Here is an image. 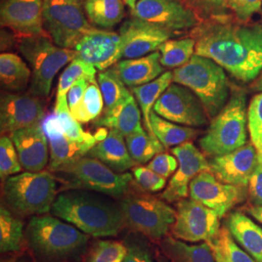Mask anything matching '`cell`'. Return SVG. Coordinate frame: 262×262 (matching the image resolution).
<instances>
[{"label": "cell", "instance_id": "cell-1", "mask_svg": "<svg viewBox=\"0 0 262 262\" xmlns=\"http://www.w3.org/2000/svg\"><path fill=\"white\" fill-rule=\"evenodd\" d=\"M195 55L213 59L237 80L248 83L262 71V26L209 19L193 30Z\"/></svg>", "mask_w": 262, "mask_h": 262}, {"label": "cell", "instance_id": "cell-2", "mask_svg": "<svg viewBox=\"0 0 262 262\" xmlns=\"http://www.w3.org/2000/svg\"><path fill=\"white\" fill-rule=\"evenodd\" d=\"M102 193L67 189L57 194L51 214L96 238L117 236L125 225L120 203Z\"/></svg>", "mask_w": 262, "mask_h": 262}, {"label": "cell", "instance_id": "cell-3", "mask_svg": "<svg viewBox=\"0 0 262 262\" xmlns=\"http://www.w3.org/2000/svg\"><path fill=\"white\" fill-rule=\"evenodd\" d=\"M37 262H75L85 253L89 236L55 215H33L25 230Z\"/></svg>", "mask_w": 262, "mask_h": 262}, {"label": "cell", "instance_id": "cell-4", "mask_svg": "<svg viewBox=\"0 0 262 262\" xmlns=\"http://www.w3.org/2000/svg\"><path fill=\"white\" fill-rule=\"evenodd\" d=\"M173 82L196 94L210 119L215 118L230 98V84L225 69L209 57L194 54L187 63L173 71Z\"/></svg>", "mask_w": 262, "mask_h": 262}, {"label": "cell", "instance_id": "cell-5", "mask_svg": "<svg viewBox=\"0 0 262 262\" xmlns=\"http://www.w3.org/2000/svg\"><path fill=\"white\" fill-rule=\"evenodd\" d=\"M2 193L15 214L45 215L51 212L57 196V179L48 171H27L4 180Z\"/></svg>", "mask_w": 262, "mask_h": 262}, {"label": "cell", "instance_id": "cell-6", "mask_svg": "<svg viewBox=\"0 0 262 262\" xmlns=\"http://www.w3.org/2000/svg\"><path fill=\"white\" fill-rule=\"evenodd\" d=\"M247 142V96L243 92L235 91L223 110L212 119L199 146L205 155L213 158L237 150Z\"/></svg>", "mask_w": 262, "mask_h": 262}, {"label": "cell", "instance_id": "cell-7", "mask_svg": "<svg viewBox=\"0 0 262 262\" xmlns=\"http://www.w3.org/2000/svg\"><path fill=\"white\" fill-rule=\"evenodd\" d=\"M19 51L31 68L29 93L42 98L49 96L58 71L76 57L74 50L58 47L47 33L19 37Z\"/></svg>", "mask_w": 262, "mask_h": 262}, {"label": "cell", "instance_id": "cell-8", "mask_svg": "<svg viewBox=\"0 0 262 262\" xmlns=\"http://www.w3.org/2000/svg\"><path fill=\"white\" fill-rule=\"evenodd\" d=\"M66 189H85L122 199L133 185L129 173H117L98 159L83 157L55 172Z\"/></svg>", "mask_w": 262, "mask_h": 262}, {"label": "cell", "instance_id": "cell-9", "mask_svg": "<svg viewBox=\"0 0 262 262\" xmlns=\"http://www.w3.org/2000/svg\"><path fill=\"white\" fill-rule=\"evenodd\" d=\"M120 200L125 225L150 240L160 242L175 223L176 210L161 197L129 191Z\"/></svg>", "mask_w": 262, "mask_h": 262}, {"label": "cell", "instance_id": "cell-10", "mask_svg": "<svg viewBox=\"0 0 262 262\" xmlns=\"http://www.w3.org/2000/svg\"><path fill=\"white\" fill-rule=\"evenodd\" d=\"M43 21L53 42L71 50L94 28L85 18L79 0H43Z\"/></svg>", "mask_w": 262, "mask_h": 262}, {"label": "cell", "instance_id": "cell-11", "mask_svg": "<svg viewBox=\"0 0 262 262\" xmlns=\"http://www.w3.org/2000/svg\"><path fill=\"white\" fill-rule=\"evenodd\" d=\"M220 215L192 198L177 202L176 220L171 227L174 238L184 242H211L220 232Z\"/></svg>", "mask_w": 262, "mask_h": 262}, {"label": "cell", "instance_id": "cell-12", "mask_svg": "<svg viewBox=\"0 0 262 262\" xmlns=\"http://www.w3.org/2000/svg\"><path fill=\"white\" fill-rule=\"evenodd\" d=\"M152 111L167 121L189 127L204 126L209 122L206 109L196 94L176 83L160 95Z\"/></svg>", "mask_w": 262, "mask_h": 262}, {"label": "cell", "instance_id": "cell-13", "mask_svg": "<svg viewBox=\"0 0 262 262\" xmlns=\"http://www.w3.org/2000/svg\"><path fill=\"white\" fill-rule=\"evenodd\" d=\"M131 17L175 34L199 25L195 12L181 0H138Z\"/></svg>", "mask_w": 262, "mask_h": 262}, {"label": "cell", "instance_id": "cell-14", "mask_svg": "<svg viewBox=\"0 0 262 262\" xmlns=\"http://www.w3.org/2000/svg\"><path fill=\"white\" fill-rule=\"evenodd\" d=\"M188 194L190 198L215 211L222 219L246 199L248 187L223 183L210 170H206L190 182Z\"/></svg>", "mask_w": 262, "mask_h": 262}, {"label": "cell", "instance_id": "cell-15", "mask_svg": "<svg viewBox=\"0 0 262 262\" xmlns=\"http://www.w3.org/2000/svg\"><path fill=\"white\" fill-rule=\"evenodd\" d=\"M122 40L117 32L93 28L79 40L75 48L76 57L104 71L122 58Z\"/></svg>", "mask_w": 262, "mask_h": 262}, {"label": "cell", "instance_id": "cell-16", "mask_svg": "<svg viewBox=\"0 0 262 262\" xmlns=\"http://www.w3.org/2000/svg\"><path fill=\"white\" fill-rule=\"evenodd\" d=\"M45 117L42 97L34 94L5 93L0 102V130L2 135L41 122Z\"/></svg>", "mask_w": 262, "mask_h": 262}, {"label": "cell", "instance_id": "cell-17", "mask_svg": "<svg viewBox=\"0 0 262 262\" xmlns=\"http://www.w3.org/2000/svg\"><path fill=\"white\" fill-rule=\"evenodd\" d=\"M171 151L178 159V169L160 197L169 203H174L187 198L190 182L199 173L210 170V166L205 156L191 142L177 146Z\"/></svg>", "mask_w": 262, "mask_h": 262}, {"label": "cell", "instance_id": "cell-18", "mask_svg": "<svg viewBox=\"0 0 262 262\" xmlns=\"http://www.w3.org/2000/svg\"><path fill=\"white\" fill-rule=\"evenodd\" d=\"M122 37V58H137L150 55L175 33L149 23L131 17L120 29Z\"/></svg>", "mask_w": 262, "mask_h": 262}, {"label": "cell", "instance_id": "cell-19", "mask_svg": "<svg viewBox=\"0 0 262 262\" xmlns=\"http://www.w3.org/2000/svg\"><path fill=\"white\" fill-rule=\"evenodd\" d=\"M258 157L252 143L229 154L213 157L209 161L210 171L221 182L248 187L255 169L259 165Z\"/></svg>", "mask_w": 262, "mask_h": 262}, {"label": "cell", "instance_id": "cell-20", "mask_svg": "<svg viewBox=\"0 0 262 262\" xmlns=\"http://www.w3.org/2000/svg\"><path fill=\"white\" fill-rule=\"evenodd\" d=\"M0 24L19 37L47 33L43 21V0H2Z\"/></svg>", "mask_w": 262, "mask_h": 262}, {"label": "cell", "instance_id": "cell-21", "mask_svg": "<svg viewBox=\"0 0 262 262\" xmlns=\"http://www.w3.org/2000/svg\"><path fill=\"white\" fill-rule=\"evenodd\" d=\"M42 127L47 136L51 154L49 170L53 173L85 157L94 148L90 145L69 139L62 130L55 114L48 115L43 119Z\"/></svg>", "mask_w": 262, "mask_h": 262}, {"label": "cell", "instance_id": "cell-22", "mask_svg": "<svg viewBox=\"0 0 262 262\" xmlns=\"http://www.w3.org/2000/svg\"><path fill=\"white\" fill-rule=\"evenodd\" d=\"M19 156L23 169L40 172L49 161V142L42 122L20 128L9 134Z\"/></svg>", "mask_w": 262, "mask_h": 262}, {"label": "cell", "instance_id": "cell-23", "mask_svg": "<svg viewBox=\"0 0 262 262\" xmlns=\"http://www.w3.org/2000/svg\"><path fill=\"white\" fill-rule=\"evenodd\" d=\"M86 156L98 159L117 173H125L137 165L131 158L125 137L116 129L108 131L106 137L96 142Z\"/></svg>", "mask_w": 262, "mask_h": 262}, {"label": "cell", "instance_id": "cell-24", "mask_svg": "<svg viewBox=\"0 0 262 262\" xmlns=\"http://www.w3.org/2000/svg\"><path fill=\"white\" fill-rule=\"evenodd\" d=\"M113 68L122 83L130 88L150 83L165 72V67L160 63L159 52L137 58H124Z\"/></svg>", "mask_w": 262, "mask_h": 262}, {"label": "cell", "instance_id": "cell-25", "mask_svg": "<svg viewBox=\"0 0 262 262\" xmlns=\"http://www.w3.org/2000/svg\"><path fill=\"white\" fill-rule=\"evenodd\" d=\"M141 110L131 93L122 102L110 110H104L101 117L97 118L94 124L98 127L116 129L124 137L143 127L141 122Z\"/></svg>", "mask_w": 262, "mask_h": 262}, {"label": "cell", "instance_id": "cell-26", "mask_svg": "<svg viewBox=\"0 0 262 262\" xmlns=\"http://www.w3.org/2000/svg\"><path fill=\"white\" fill-rule=\"evenodd\" d=\"M225 227L242 247L256 261L262 262V228L241 212H232L225 220Z\"/></svg>", "mask_w": 262, "mask_h": 262}, {"label": "cell", "instance_id": "cell-27", "mask_svg": "<svg viewBox=\"0 0 262 262\" xmlns=\"http://www.w3.org/2000/svg\"><path fill=\"white\" fill-rule=\"evenodd\" d=\"M159 249L170 262H215L208 242L189 245L167 235L160 241Z\"/></svg>", "mask_w": 262, "mask_h": 262}, {"label": "cell", "instance_id": "cell-28", "mask_svg": "<svg viewBox=\"0 0 262 262\" xmlns=\"http://www.w3.org/2000/svg\"><path fill=\"white\" fill-rule=\"evenodd\" d=\"M173 82V71H165L156 80L148 84L131 88V93L136 98L140 107L141 113L144 119V127L151 136L157 137L150 124V114L154 106L158 101L160 95L163 94Z\"/></svg>", "mask_w": 262, "mask_h": 262}, {"label": "cell", "instance_id": "cell-29", "mask_svg": "<svg viewBox=\"0 0 262 262\" xmlns=\"http://www.w3.org/2000/svg\"><path fill=\"white\" fill-rule=\"evenodd\" d=\"M31 69L20 56L13 53H2L0 56L1 86L8 93H20L31 81Z\"/></svg>", "mask_w": 262, "mask_h": 262}, {"label": "cell", "instance_id": "cell-30", "mask_svg": "<svg viewBox=\"0 0 262 262\" xmlns=\"http://www.w3.org/2000/svg\"><path fill=\"white\" fill-rule=\"evenodd\" d=\"M124 4L123 0H85L84 11L95 27L110 29L122 23Z\"/></svg>", "mask_w": 262, "mask_h": 262}, {"label": "cell", "instance_id": "cell-31", "mask_svg": "<svg viewBox=\"0 0 262 262\" xmlns=\"http://www.w3.org/2000/svg\"><path fill=\"white\" fill-rule=\"evenodd\" d=\"M150 124L154 134L164 148L177 147L184 143L190 142L199 133L195 128L167 121L155 111L150 114Z\"/></svg>", "mask_w": 262, "mask_h": 262}, {"label": "cell", "instance_id": "cell-32", "mask_svg": "<svg viewBox=\"0 0 262 262\" xmlns=\"http://www.w3.org/2000/svg\"><path fill=\"white\" fill-rule=\"evenodd\" d=\"M26 241L24 224L7 206L0 208V252L16 253Z\"/></svg>", "mask_w": 262, "mask_h": 262}, {"label": "cell", "instance_id": "cell-33", "mask_svg": "<svg viewBox=\"0 0 262 262\" xmlns=\"http://www.w3.org/2000/svg\"><path fill=\"white\" fill-rule=\"evenodd\" d=\"M125 142L131 158L137 164L149 162L158 154L165 150L160 141L157 137L151 136L145 127L126 136Z\"/></svg>", "mask_w": 262, "mask_h": 262}, {"label": "cell", "instance_id": "cell-34", "mask_svg": "<svg viewBox=\"0 0 262 262\" xmlns=\"http://www.w3.org/2000/svg\"><path fill=\"white\" fill-rule=\"evenodd\" d=\"M196 41L193 37L169 39L159 51L160 63L165 68H179L187 63L195 54Z\"/></svg>", "mask_w": 262, "mask_h": 262}, {"label": "cell", "instance_id": "cell-35", "mask_svg": "<svg viewBox=\"0 0 262 262\" xmlns=\"http://www.w3.org/2000/svg\"><path fill=\"white\" fill-rule=\"evenodd\" d=\"M97 83L103 96L104 110L113 109L131 94L113 67L100 71Z\"/></svg>", "mask_w": 262, "mask_h": 262}, {"label": "cell", "instance_id": "cell-36", "mask_svg": "<svg viewBox=\"0 0 262 262\" xmlns=\"http://www.w3.org/2000/svg\"><path fill=\"white\" fill-rule=\"evenodd\" d=\"M103 108V96L98 83H90L81 102L70 112L77 122L86 123L99 118Z\"/></svg>", "mask_w": 262, "mask_h": 262}, {"label": "cell", "instance_id": "cell-37", "mask_svg": "<svg viewBox=\"0 0 262 262\" xmlns=\"http://www.w3.org/2000/svg\"><path fill=\"white\" fill-rule=\"evenodd\" d=\"M96 73L97 69L94 66L75 57L69 62V64L59 77L56 96L67 95V93L72 84L81 78H85L90 83L97 84V81L95 79Z\"/></svg>", "mask_w": 262, "mask_h": 262}, {"label": "cell", "instance_id": "cell-38", "mask_svg": "<svg viewBox=\"0 0 262 262\" xmlns=\"http://www.w3.org/2000/svg\"><path fill=\"white\" fill-rule=\"evenodd\" d=\"M125 244L114 240H98L89 251L86 262H123Z\"/></svg>", "mask_w": 262, "mask_h": 262}, {"label": "cell", "instance_id": "cell-39", "mask_svg": "<svg viewBox=\"0 0 262 262\" xmlns=\"http://www.w3.org/2000/svg\"><path fill=\"white\" fill-rule=\"evenodd\" d=\"M248 129L251 143L256 150L259 163L262 164V94L254 95L249 105Z\"/></svg>", "mask_w": 262, "mask_h": 262}, {"label": "cell", "instance_id": "cell-40", "mask_svg": "<svg viewBox=\"0 0 262 262\" xmlns=\"http://www.w3.org/2000/svg\"><path fill=\"white\" fill-rule=\"evenodd\" d=\"M19 156L11 137L2 135L0 139V177L4 180L21 171Z\"/></svg>", "mask_w": 262, "mask_h": 262}, {"label": "cell", "instance_id": "cell-41", "mask_svg": "<svg viewBox=\"0 0 262 262\" xmlns=\"http://www.w3.org/2000/svg\"><path fill=\"white\" fill-rule=\"evenodd\" d=\"M126 254L123 262H157L150 252V246L144 235L136 232L128 235L124 241Z\"/></svg>", "mask_w": 262, "mask_h": 262}, {"label": "cell", "instance_id": "cell-42", "mask_svg": "<svg viewBox=\"0 0 262 262\" xmlns=\"http://www.w3.org/2000/svg\"><path fill=\"white\" fill-rule=\"evenodd\" d=\"M132 173L137 185L145 191L159 192L166 187V178L148 167L136 166L132 169Z\"/></svg>", "mask_w": 262, "mask_h": 262}, {"label": "cell", "instance_id": "cell-43", "mask_svg": "<svg viewBox=\"0 0 262 262\" xmlns=\"http://www.w3.org/2000/svg\"><path fill=\"white\" fill-rule=\"evenodd\" d=\"M217 240L221 244L226 257L230 262H258L251 254L239 247L226 227L220 229Z\"/></svg>", "mask_w": 262, "mask_h": 262}, {"label": "cell", "instance_id": "cell-44", "mask_svg": "<svg viewBox=\"0 0 262 262\" xmlns=\"http://www.w3.org/2000/svg\"><path fill=\"white\" fill-rule=\"evenodd\" d=\"M178 166V159L165 152L158 154L147 165L148 168L166 179L176 172Z\"/></svg>", "mask_w": 262, "mask_h": 262}, {"label": "cell", "instance_id": "cell-45", "mask_svg": "<svg viewBox=\"0 0 262 262\" xmlns=\"http://www.w3.org/2000/svg\"><path fill=\"white\" fill-rule=\"evenodd\" d=\"M226 2L239 19L247 20L260 9L262 0H226Z\"/></svg>", "mask_w": 262, "mask_h": 262}, {"label": "cell", "instance_id": "cell-46", "mask_svg": "<svg viewBox=\"0 0 262 262\" xmlns=\"http://www.w3.org/2000/svg\"><path fill=\"white\" fill-rule=\"evenodd\" d=\"M248 195L251 204L262 206V164L255 169L248 185Z\"/></svg>", "mask_w": 262, "mask_h": 262}, {"label": "cell", "instance_id": "cell-47", "mask_svg": "<svg viewBox=\"0 0 262 262\" xmlns=\"http://www.w3.org/2000/svg\"><path fill=\"white\" fill-rule=\"evenodd\" d=\"M193 7L214 16L222 15L227 6L226 0H187Z\"/></svg>", "mask_w": 262, "mask_h": 262}, {"label": "cell", "instance_id": "cell-48", "mask_svg": "<svg viewBox=\"0 0 262 262\" xmlns=\"http://www.w3.org/2000/svg\"><path fill=\"white\" fill-rule=\"evenodd\" d=\"M89 84L90 82L85 78H81L69 89L67 93V101L70 110L74 109L81 102Z\"/></svg>", "mask_w": 262, "mask_h": 262}, {"label": "cell", "instance_id": "cell-49", "mask_svg": "<svg viewBox=\"0 0 262 262\" xmlns=\"http://www.w3.org/2000/svg\"><path fill=\"white\" fill-rule=\"evenodd\" d=\"M211 245L212 250L214 252V255H215V262H230L228 260V258L226 257L225 252L221 246V244L217 240V236L215 237V239L211 242H208Z\"/></svg>", "mask_w": 262, "mask_h": 262}, {"label": "cell", "instance_id": "cell-50", "mask_svg": "<svg viewBox=\"0 0 262 262\" xmlns=\"http://www.w3.org/2000/svg\"><path fill=\"white\" fill-rule=\"evenodd\" d=\"M244 210L262 225V206H255V205L251 204V205H248V206H246V208H244Z\"/></svg>", "mask_w": 262, "mask_h": 262}, {"label": "cell", "instance_id": "cell-51", "mask_svg": "<svg viewBox=\"0 0 262 262\" xmlns=\"http://www.w3.org/2000/svg\"><path fill=\"white\" fill-rule=\"evenodd\" d=\"M252 88L255 92H262V71L258 77L254 80V83L252 84Z\"/></svg>", "mask_w": 262, "mask_h": 262}, {"label": "cell", "instance_id": "cell-52", "mask_svg": "<svg viewBox=\"0 0 262 262\" xmlns=\"http://www.w3.org/2000/svg\"><path fill=\"white\" fill-rule=\"evenodd\" d=\"M11 262H33V260L29 256L21 255V256H19V257L13 259Z\"/></svg>", "mask_w": 262, "mask_h": 262}, {"label": "cell", "instance_id": "cell-53", "mask_svg": "<svg viewBox=\"0 0 262 262\" xmlns=\"http://www.w3.org/2000/svg\"><path fill=\"white\" fill-rule=\"evenodd\" d=\"M156 259H157V262H170L168 259H167V257L163 254V253H157L156 254Z\"/></svg>", "mask_w": 262, "mask_h": 262}, {"label": "cell", "instance_id": "cell-54", "mask_svg": "<svg viewBox=\"0 0 262 262\" xmlns=\"http://www.w3.org/2000/svg\"><path fill=\"white\" fill-rule=\"evenodd\" d=\"M123 2L132 10L135 8V5L138 2V0H123Z\"/></svg>", "mask_w": 262, "mask_h": 262}]
</instances>
